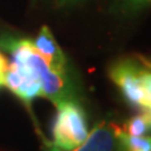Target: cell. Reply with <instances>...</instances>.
Returning a JSON list of instances; mask_svg holds the SVG:
<instances>
[{
	"instance_id": "cell-1",
	"label": "cell",
	"mask_w": 151,
	"mask_h": 151,
	"mask_svg": "<svg viewBox=\"0 0 151 151\" xmlns=\"http://www.w3.org/2000/svg\"><path fill=\"white\" fill-rule=\"evenodd\" d=\"M0 45L10 53L12 60L23 64L39 79L43 97L48 98L54 105L62 101L76 100L73 84L68 74L52 69L47 60L35 49L30 39L4 35L0 38Z\"/></svg>"
},
{
	"instance_id": "cell-2",
	"label": "cell",
	"mask_w": 151,
	"mask_h": 151,
	"mask_svg": "<svg viewBox=\"0 0 151 151\" xmlns=\"http://www.w3.org/2000/svg\"><path fill=\"white\" fill-rule=\"evenodd\" d=\"M57 115L52 127V145L60 151H69L86 140L88 125L86 112L76 100L62 101L55 105Z\"/></svg>"
},
{
	"instance_id": "cell-3",
	"label": "cell",
	"mask_w": 151,
	"mask_h": 151,
	"mask_svg": "<svg viewBox=\"0 0 151 151\" xmlns=\"http://www.w3.org/2000/svg\"><path fill=\"white\" fill-rule=\"evenodd\" d=\"M144 68L131 59H122L116 62L108 70L112 82L120 88L124 98L132 106L142 110L151 108V100L142 86Z\"/></svg>"
},
{
	"instance_id": "cell-4",
	"label": "cell",
	"mask_w": 151,
	"mask_h": 151,
	"mask_svg": "<svg viewBox=\"0 0 151 151\" xmlns=\"http://www.w3.org/2000/svg\"><path fill=\"white\" fill-rule=\"evenodd\" d=\"M121 127L113 122L102 121L88 132L81 145L69 151H121L119 134ZM43 151H60L48 141L44 142Z\"/></svg>"
},
{
	"instance_id": "cell-5",
	"label": "cell",
	"mask_w": 151,
	"mask_h": 151,
	"mask_svg": "<svg viewBox=\"0 0 151 151\" xmlns=\"http://www.w3.org/2000/svg\"><path fill=\"white\" fill-rule=\"evenodd\" d=\"M4 86L9 88L28 107L35 97L42 96V86L37 77L23 64L12 60L4 78Z\"/></svg>"
},
{
	"instance_id": "cell-6",
	"label": "cell",
	"mask_w": 151,
	"mask_h": 151,
	"mask_svg": "<svg viewBox=\"0 0 151 151\" xmlns=\"http://www.w3.org/2000/svg\"><path fill=\"white\" fill-rule=\"evenodd\" d=\"M33 44H34L35 49L39 52V54L47 60V63L49 64L52 69L63 74H68L67 57L64 55L63 50L60 49L59 44L57 43L53 33L50 32V29L47 25H43L40 28Z\"/></svg>"
},
{
	"instance_id": "cell-7",
	"label": "cell",
	"mask_w": 151,
	"mask_h": 151,
	"mask_svg": "<svg viewBox=\"0 0 151 151\" xmlns=\"http://www.w3.org/2000/svg\"><path fill=\"white\" fill-rule=\"evenodd\" d=\"M150 130L151 122L146 110H142L141 113L132 116L130 120H127V122L124 125V129H122L125 134L130 136H144Z\"/></svg>"
},
{
	"instance_id": "cell-8",
	"label": "cell",
	"mask_w": 151,
	"mask_h": 151,
	"mask_svg": "<svg viewBox=\"0 0 151 151\" xmlns=\"http://www.w3.org/2000/svg\"><path fill=\"white\" fill-rule=\"evenodd\" d=\"M121 151H151V136H130L120 131Z\"/></svg>"
},
{
	"instance_id": "cell-9",
	"label": "cell",
	"mask_w": 151,
	"mask_h": 151,
	"mask_svg": "<svg viewBox=\"0 0 151 151\" xmlns=\"http://www.w3.org/2000/svg\"><path fill=\"white\" fill-rule=\"evenodd\" d=\"M141 79H142V86L145 88V91L151 100V69L150 70L144 69L142 74H141Z\"/></svg>"
},
{
	"instance_id": "cell-10",
	"label": "cell",
	"mask_w": 151,
	"mask_h": 151,
	"mask_svg": "<svg viewBox=\"0 0 151 151\" xmlns=\"http://www.w3.org/2000/svg\"><path fill=\"white\" fill-rule=\"evenodd\" d=\"M8 69V62L1 53H0V87L4 86V78H5V73Z\"/></svg>"
},
{
	"instance_id": "cell-11",
	"label": "cell",
	"mask_w": 151,
	"mask_h": 151,
	"mask_svg": "<svg viewBox=\"0 0 151 151\" xmlns=\"http://www.w3.org/2000/svg\"><path fill=\"white\" fill-rule=\"evenodd\" d=\"M139 59H140V62L142 63L144 67H147L149 69H151V58H146V57L139 55Z\"/></svg>"
},
{
	"instance_id": "cell-12",
	"label": "cell",
	"mask_w": 151,
	"mask_h": 151,
	"mask_svg": "<svg viewBox=\"0 0 151 151\" xmlns=\"http://www.w3.org/2000/svg\"><path fill=\"white\" fill-rule=\"evenodd\" d=\"M146 112H147V115L150 117V122H151V108H146Z\"/></svg>"
}]
</instances>
